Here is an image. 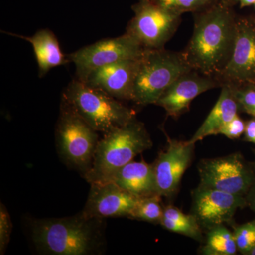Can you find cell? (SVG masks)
I'll return each instance as SVG.
<instances>
[{"label":"cell","mask_w":255,"mask_h":255,"mask_svg":"<svg viewBox=\"0 0 255 255\" xmlns=\"http://www.w3.org/2000/svg\"><path fill=\"white\" fill-rule=\"evenodd\" d=\"M236 23L229 5L219 1L196 15L192 37L182 52L193 70L219 76L232 55Z\"/></svg>","instance_id":"1"},{"label":"cell","mask_w":255,"mask_h":255,"mask_svg":"<svg viewBox=\"0 0 255 255\" xmlns=\"http://www.w3.org/2000/svg\"><path fill=\"white\" fill-rule=\"evenodd\" d=\"M103 220L83 213L70 217L36 219L31 223L32 239L45 255L93 254L102 244Z\"/></svg>","instance_id":"2"},{"label":"cell","mask_w":255,"mask_h":255,"mask_svg":"<svg viewBox=\"0 0 255 255\" xmlns=\"http://www.w3.org/2000/svg\"><path fill=\"white\" fill-rule=\"evenodd\" d=\"M152 147L145 126L135 117L98 142L92 167L84 178L90 184L110 182L117 171Z\"/></svg>","instance_id":"3"},{"label":"cell","mask_w":255,"mask_h":255,"mask_svg":"<svg viewBox=\"0 0 255 255\" xmlns=\"http://www.w3.org/2000/svg\"><path fill=\"white\" fill-rule=\"evenodd\" d=\"M62 100L95 130L105 134L135 117V112L117 99L77 78L68 84Z\"/></svg>","instance_id":"4"},{"label":"cell","mask_w":255,"mask_h":255,"mask_svg":"<svg viewBox=\"0 0 255 255\" xmlns=\"http://www.w3.org/2000/svg\"><path fill=\"white\" fill-rule=\"evenodd\" d=\"M192 70L182 52L145 50L137 60L132 101L139 105H155L179 77Z\"/></svg>","instance_id":"5"},{"label":"cell","mask_w":255,"mask_h":255,"mask_svg":"<svg viewBox=\"0 0 255 255\" xmlns=\"http://www.w3.org/2000/svg\"><path fill=\"white\" fill-rule=\"evenodd\" d=\"M97 132L61 101L56 128L58 151L65 163L83 176L92 167L99 142Z\"/></svg>","instance_id":"6"},{"label":"cell","mask_w":255,"mask_h":255,"mask_svg":"<svg viewBox=\"0 0 255 255\" xmlns=\"http://www.w3.org/2000/svg\"><path fill=\"white\" fill-rule=\"evenodd\" d=\"M133 11L135 15L126 33L145 50L164 48L180 23V14L161 8L150 0H140Z\"/></svg>","instance_id":"7"},{"label":"cell","mask_w":255,"mask_h":255,"mask_svg":"<svg viewBox=\"0 0 255 255\" xmlns=\"http://www.w3.org/2000/svg\"><path fill=\"white\" fill-rule=\"evenodd\" d=\"M198 171L199 185L245 197L255 180L254 167L238 152L202 159Z\"/></svg>","instance_id":"8"},{"label":"cell","mask_w":255,"mask_h":255,"mask_svg":"<svg viewBox=\"0 0 255 255\" xmlns=\"http://www.w3.org/2000/svg\"><path fill=\"white\" fill-rule=\"evenodd\" d=\"M145 50L136 40L125 33L83 47L69 54L68 58L75 65L76 78L83 82L96 69L122 60L138 59Z\"/></svg>","instance_id":"9"},{"label":"cell","mask_w":255,"mask_h":255,"mask_svg":"<svg viewBox=\"0 0 255 255\" xmlns=\"http://www.w3.org/2000/svg\"><path fill=\"white\" fill-rule=\"evenodd\" d=\"M247 205L245 196L199 185L192 191L191 214L202 229L232 222L238 209Z\"/></svg>","instance_id":"10"},{"label":"cell","mask_w":255,"mask_h":255,"mask_svg":"<svg viewBox=\"0 0 255 255\" xmlns=\"http://www.w3.org/2000/svg\"><path fill=\"white\" fill-rule=\"evenodd\" d=\"M218 77L222 85H255V24L237 19L232 55Z\"/></svg>","instance_id":"11"},{"label":"cell","mask_w":255,"mask_h":255,"mask_svg":"<svg viewBox=\"0 0 255 255\" xmlns=\"http://www.w3.org/2000/svg\"><path fill=\"white\" fill-rule=\"evenodd\" d=\"M195 144L169 140L167 148L159 154L153 165L157 194L171 197L177 192L182 176L194 156Z\"/></svg>","instance_id":"12"},{"label":"cell","mask_w":255,"mask_h":255,"mask_svg":"<svg viewBox=\"0 0 255 255\" xmlns=\"http://www.w3.org/2000/svg\"><path fill=\"white\" fill-rule=\"evenodd\" d=\"M140 199L112 182L92 184L82 212L92 219L103 220L119 216L130 218Z\"/></svg>","instance_id":"13"},{"label":"cell","mask_w":255,"mask_h":255,"mask_svg":"<svg viewBox=\"0 0 255 255\" xmlns=\"http://www.w3.org/2000/svg\"><path fill=\"white\" fill-rule=\"evenodd\" d=\"M217 86L214 77L192 70L179 77L161 95L155 105L162 107L169 117H179L189 110L198 96Z\"/></svg>","instance_id":"14"},{"label":"cell","mask_w":255,"mask_h":255,"mask_svg":"<svg viewBox=\"0 0 255 255\" xmlns=\"http://www.w3.org/2000/svg\"><path fill=\"white\" fill-rule=\"evenodd\" d=\"M138 59L122 60L96 69L83 82L117 100L132 101Z\"/></svg>","instance_id":"15"},{"label":"cell","mask_w":255,"mask_h":255,"mask_svg":"<svg viewBox=\"0 0 255 255\" xmlns=\"http://www.w3.org/2000/svg\"><path fill=\"white\" fill-rule=\"evenodd\" d=\"M110 182L137 198L157 194L153 165L145 162L131 161L114 174ZM159 195V194H158Z\"/></svg>","instance_id":"16"},{"label":"cell","mask_w":255,"mask_h":255,"mask_svg":"<svg viewBox=\"0 0 255 255\" xmlns=\"http://www.w3.org/2000/svg\"><path fill=\"white\" fill-rule=\"evenodd\" d=\"M7 34L18 37L31 43L36 55L38 68V76L43 78L51 69L61 66L70 62L60 48L56 36L49 29H41L32 36Z\"/></svg>","instance_id":"17"},{"label":"cell","mask_w":255,"mask_h":255,"mask_svg":"<svg viewBox=\"0 0 255 255\" xmlns=\"http://www.w3.org/2000/svg\"><path fill=\"white\" fill-rule=\"evenodd\" d=\"M239 110V105L233 95L231 87L227 84H223L219 100L204 123L188 141L196 144L206 137L219 134L220 129L237 116Z\"/></svg>","instance_id":"18"},{"label":"cell","mask_w":255,"mask_h":255,"mask_svg":"<svg viewBox=\"0 0 255 255\" xmlns=\"http://www.w3.org/2000/svg\"><path fill=\"white\" fill-rule=\"evenodd\" d=\"M159 225L167 231L179 233L195 241L203 240L202 228L192 214H185L174 206L164 208L163 216Z\"/></svg>","instance_id":"19"},{"label":"cell","mask_w":255,"mask_h":255,"mask_svg":"<svg viewBox=\"0 0 255 255\" xmlns=\"http://www.w3.org/2000/svg\"><path fill=\"white\" fill-rule=\"evenodd\" d=\"M238 251L233 233L225 225L207 231L205 244L201 248L203 255H234Z\"/></svg>","instance_id":"20"},{"label":"cell","mask_w":255,"mask_h":255,"mask_svg":"<svg viewBox=\"0 0 255 255\" xmlns=\"http://www.w3.org/2000/svg\"><path fill=\"white\" fill-rule=\"evenodd\" d=\"M161 197L162 196L156 194L140 198L130 215V219L159 224L163 216L164 208Z\"/></svg>","instance_id":"21"},{"label":"cell","mask_w":255,"mask_h":255,"mask_svg":"<svg viewBox=\"0 0 255 255\" xmlns=\"http://www.w3.org/2000/svg\"><path fill=\"white\" fill-rule=\"evenodd\" d=\"M161 8L182 15L188 11H199L207 7L214 0H150Z\"/></svg>","instance_id":"22"},{"label":"cell","mask_w":255,"mask_h":255,"mask_svg":"<svg viewBox=\"0 0 255 255\" xmlns=\"http://www.w3.org/2000/svg\"><path fill=\"white\" fill-rule=\"evenodd\" d=\"M233 233L238 251L243 255H249L255 247V220L237 226Z\"/></svg>","instance_id":"23"},{"label":"cell","mask_w":255,"mask_h":255,"mask_svg":"<svg viewBox=\"0 0 255 255\" xmlns=\"http://www.w3.org/2000/svg\"><path fill=\"white\" fill-rule=\"evenodd\" d=\"M243 85H230L233 95L239 105L240 110L255 117V89Z\"/></svg>","instance_id":"24"},{"label":"cell","mask_w":255,"mask_h":255,"mask_svg":"<svg viewBox=\"0 0 255 255\" xmlns=\"http://www.w3.org/2000/svg\"><path fill=\"white\" fill-rule=\"evenodd\" d=\"M12 223L7 209L0 204V254L4 255L10 241Z\"/></svg>","instance_id":"25"},{"label":"cell","mask_w":255,"mask_h":255,"mask_svg":"<svg viewBox=\"0 0 255 255\" xmlns=\"http://www.w3.org/2000/svg\"><path fill=\"white\" fill-rule=\"evenodd\" d=\"M246 125V124L237 115L220 129L219 134L225 135L232 140L239 138L244 134Z\"/></svg>","instance_id":"26"},{"label":"cell","mask_w":255,"mask_h":255,"mask_svg":"<svg viewBox=\"0 0 255 255\" xmlns=\"http://www.w3.org/2000/svg\"><path fill=\"white\" fill-rule=\"evenodd\" d=\"M244 135L245 140L255 144V119L247 122Z\"/></svg>","instance_id":"27"},{"label":"cell","mask_w":255,"mask_h":255,"mask_svg":"<svg viewBox=\"0 0 255 255\" xmlns=\"http://www.w3.org/2000/svg\"><path fill=\"white\" fill-rule=\"evenodd\" d=\"M246 199L247 205L249 206L255 212V180L251 186V189L247 193Z\"/></svg>","instance_id":"28"},{"label":"cell","mask_w":255,"mask_h":255,"mask_svg":"<svg viewBox=\"0 0 255 255\" xmlns=\"http://www.w3.org/2000/svg\"><path fill=\"white\" fill-rule=\"evenodd\" d=\"M239 3L241 4V7H245V6L255 4V0H239Z\"/></svg>","instance_id":"29"},{"label":"cell","mask_w":255,"mask_h":255,"mask_svg":"<svg viewBox=\"0 0 255 255\" xmlns=\"http://www.w3.org/2000/svg\"><path fill=\"white\" fill-rule=\"evenodd\" d=\"M216 1H219V2L224 3V4L229 5V6L239 2V0H216Z\"/></svg>","instance_id":"30"},{"label":"cell","mask_w":255,"mask_h":255,"mask_svg":"<svg viewBox=\"0 0 255 255\" xmlns=\"http://www.w3.org/2000/svg\"><path fill=\"white\" fill-rule=\"evenodd\" d=\"M248 255H255V247L253 250H252L251 253H250Z\"/></svg>","instance_id":"31"},{"label":"cell","mask_w":255,"mask_h":255,"mask_svg":"<svg viewBox=\"0 0 255 255\" xmlns=\"http://www.w3.org/2000/svg\"></svg>","instance_id":"32"}]
</instances>
